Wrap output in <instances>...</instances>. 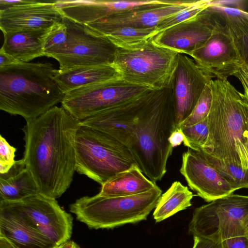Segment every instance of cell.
<instances>
[{
    "mask_svg": "<svg viewBox=\"0 0 248 248\" xmlns=\"http://www.w3.org/2000/svg\"><path fill=\"white\" fill-rule=\"evenodd\" d=\"M245 236L248 237V219H247L245 226Z\"/></svg>",
    "mask_w": 248,
    "mask_h": 248,
    "instance_id": "cell-41",
    "label": "cell"
},
{
    "mask_svg": "<svg viewBox=\"0 0 248 248\" xmlns=\"http://www.w3.org/2000/svg\"><path fill=\"white\" fill-rule=\"evenodd\" d=\"M195 1L196 0H163L159 3L137 7L85 25L94 33L121 27L156 28L162 20L186 8Z\"/></svg>",
    "mask_w": 248,
    "mask_h": 248,
    "instance_id": "cell-17",
    "label": "cell"
},
{
    "mask_svg": "<svg viewBox=\"0 0 248 248\" xmlns=\"http://www.w3.org/2000/svg\"><path fill=\"white\" fill-rule=\"evenodd\" d=\"M16 202L38 230L56 245L70 240L73 217L56 199L39 193Z\"/></svg>",
    "mask_w": 248,
    "mask_h": 248,
    "instance_id": "cell-14",
    "label": "cell"
},
{
    "mask_svg": "<svg viewBox=\"0 0 248 248\" xmlns=\"http://www.w3.org/2000/svg\"><path fill=\"white\" fill-rule=\"evenodd\" d=\"M192 248H223L222 242H215L211 240L198 237H193Z\"/></svg>",
    "mask_w": 248,
    "mask_h": 248,
    "instance_id": "cell-35",
    "label": "cell"
},
{
    "mask_svg": "<svg viewBox=\"0 0 248 248\" xmlns=\"http://www.w3.org/2000/svg\"><path fill=\"white\" fill-rule=\"evenodd\" d=\"M210 7L227 26L242 64L248 68V12L230 7Z\"/></svg>",
    "mask_w": 248,
    "mask_h": 248,
    "instance_id": "cell-24",
    "label": "cell"
},
{
    "mask_svg": "<svg viewBox=\"0 0 248 248\" xmlns=\"http://www.w3.org/2000/svg\"><path fill=\"white\" fill-rule=\"evenodd\" d=\"M35 1V0H0V11H2L15 6L32 3Z\"/></svg>",
    "mask_w": 248,
    "mask_h": 248,
    "instance_id": "cell-37",
    "label": "cell"
},
{
    "mask_svg": "<svg viewBox=\"0 0 248 248\" xmlns=\"http://www.w3.org/2000/svg\"><path fill=\"white\" fill-rule=\"evenodd\" d=\"M153 37L118 47L113 65L122 79L160 90L170 85L179 53L156 44Z\"/></svg>",
    "mask_w": 248,
    "mask_h": 248,
    "instance_id": "cell-6",
    "label": "cell"
},
{
    "mask_svg": "<svg viewBox=\"0 0 248 248\" xmlns=\"http://www.w3.org/2000/svg\"><path fill=\"white\" fill-rule=\"evenodd\" d=\"M0 248H16L6 238L0 236Z\"/></svg>",
    "mask_w": 248,
    "mask_h": 248,
    "instance_id": "cell-40",
    "label": "cell"
},
{
    "mask_svg": "<svg viewBox=\"0 0 248 248\" xmlns=\"http://www.w3.org/2000/svg\"><path fill=\"white\" fill-rule=\"evenodd\" d=\"M180 172L190 189L207 202L233 194L239 189L225 179L200 151L188 148L183 154Z\"/></svg>",
    "mask_w": 248,
    "mask_h": 248,
    "instance_id": "cell-13",
    "label": "cell"
},
{
    "mask_svg": "<svg viewBox=\"0 0 248 248\" xmlns=\"http://www.w3.org/2000/svg\"><path fill=\"white\" fill-rule=\"evenodd\" d=\"M212 80L193 59L179 53L171 78L177 126L191 114L204 88Z\"/></svg>",
    "mask_w": 248,
    "mask_h": 248,
    "instance_id": "cell-16",
    "label": "cell"
},
{
    "mask_svg": "<svg viewBox=\"0 0 248 248\" xmlns=\"http://www.w3.org/2000/svg\"><path fill=\"white\" fill-rule=\"evenodd\" d=\"M49 29L3 33L4 42L0 49L19 62H28L45 56L44 42Z\"/></svg>",
    "mask_w": 248,
    "mask_h": 248,
    "instance_id": "cell-21",
    "label": "cell"
},
{
    "mask_svg": "<svg viewBox=\"0 0 248 248\" xmlns=\"http://www.w3.org/2000/svg\"><path fill=\"white\" fill-rule=\"evenodd\" d=\"M177 127L171 81L155 90L140 113L127 146L138 167L151 181H160L173 148L169 138Z\"/></svg>",
    "mask_w": 248,
    "mask_h": 248,
    "instance_id": "cell-3",
    "label": "cell"
},
{
    "mask_svg": "<svg viewBox=\"0 0 248 248\" xmlns=\"http://www.w3.org/2000/svg\"><path fill=\"white\" fill-rule=\"evenodd\" d=\"M68 37V28L63 21L53 24L48 30L44 42L45 54L66 43Z\"/></svg>",
    "mask_w": 248,
    "mask_h": 248,
    "instance_id": "cell-30",
    "label": "cell"
},
{
    "mask_svg": "<svg viewBox=\"0 0 248 248\" xmlns=\"http://www.w3.org/2000/svg\"><path fill=\"white\" fill-rule=\"evenodd\" d=\"M155 90L99 112L80 124L95 129L113 147L131 155L127 146L138 117Z\"/></svg>",
    "mask_w": 248,
    "mask_h": 248,
    "instance_id": "cell-11",
    "label": "cell"
},
{
    "mask_svg": "<svg viewBox=\"0 0 248 248\" xmlns=\"http://www.w3.org/2000/svg\"><path fill=\"white\" fill-rule=\"evenodd\" d=\"M39 193L34 179L26 168L16 165L6 173L0 174V201H20Z\"/></svg>",
    "mask_w": 248,
    "mask_h": 248,
    "instance_id": "cell-23",
    "label": "cell"
},
{
    "mask_svg": "<svg viewBox=\"0 0 248 248\" xmlns=\"http://www.w3.org/2000/svg\"><path fill=\"white\" fill-rule=\"evenodd\" d=\"M211 5V0H196L186 8L160 21L156 27V31L158 33L177 24L192 18Z\"/></svg>",
    "mask_w": 248,
    "mask_h": 248,
    "instance_id": "cell-27",
    "label": "cell"
},
{
    "mask_svg": "<svg viewBox=\"0 0 248 248\" xmlns=\"http://www.w3.org/2000/svg\"><path fill=\"white\" fill-rule=\"evenodd\" d=\"M16 149L11 146L0 136V174L6 173L15 162L14 158Z\"/></svg>",
    "mask_w": 248,
    "mask_h": 248,
    "instance_id": "cell-32",
    "label": "cell"
},
{
    "mask_svg": "<svg viewBox=\"0 0 248 248\" xmlns=\"http://www.w3.org/2000/svg\"><path fill=\"white\" fill-rule=\"evenodd\" d=\"M195 196L180 182H173L161 195L153 213L156 222H159L191 206Z\"/></svg>",
    "mask_w": 248,
    "mask_h": 248,
    "instance_id": "cell-25",
    "label": "cell"
},
{
    "mask_svg": "<svg viewBox=\"0 0 248 248\" xmlns=\"http://www.w3.org/2000/svg\"><path fill=\"white\" fill-rule=\"evenodd\" d=\"M63 21L68 28L67 42L45 54L59 62L60 70L79 66L113 65L118 47L109 39L66 17H64Z\"/></svg>",
    "mask_w": 248,
    "mask_h": 248,
    "instance_id": "cell-9",
    "label": "cell"
},
{
    "mask_svg": "<svg viewBox=\"0 0 248 248\" xmlns=\"http://www.w3.org/2000/svg\"><path fill=\"white\" fill-rule=\"evenodd\" d=\"M23 158L39 193L60 198L69 187L76 171L75 137L80 121L56 106L26 121Z\"/></svg>",
    "mask_w": 248,
    "mask_h": 248,
    "instance_id": "cell-1",
    "label": "cell"
},
{
    "mask_svg": "<svg viewBox=\"0 0 248 248\" xmlns=\"http://www.w3.org/2000/svg\"><path fill=\"white\" fill-rule=\"evenodd\" d=\"M0 236L16 248L57 246L38 230L16 202L0 201Z\"/></svg>",
    "mask_w": 248,
    "mask_h": 248,
    "instance_id": "cell-18",
    "label": "cell"
},
{
    "mask_svg": "<svg viewBox=\"0 0 248 248\" xmlns=\"http://www.w3.org/2000/svg\"><path fill=\"white\" fill-rule=\"evenodd\" d=\"M185 139V136L182 128L176 127L171 133L168 140L171 146L174 148L180 145L182 142H184Z\"/></svg>",
    "mask_w": 248,
    "mask_h": 248,
    "instance_id": "cell-36",
    "label": "cell"
},
{
    "mask_svg": "<svg viewBox=\"0 0 248 248\" xmlns=\"http://www.w3.org/2000/svg\"><path fill=\"white\" fill-rule=\"evenodd\" d=\"M156 186L135 165L101 185L98 194L105 197L128 196L148 191Z\"/></svg>",
    "mask_w": 248,
    "mask_h": 248,
    "instance_id": "cell-22",
    "label": "cell"
},
{
    "mask_svg": "<svg viewBox=\"0 0 248 248\" xmlns=\"http://www.w3.org/2000/svg\"><path fill=\"white\" fill-rule=\"evenodd\" d=\"M19 62L9 54L0 49V68Z\"/></svg>",
    "mask_w": 248,
    "mask_h": 248,
    "instance_id": "cell-38",
    "label": "cell"
},
{
    "mask_svg": "<svg viewBox=\"0 0 248 248\" xmlns=\"http://www.w3.org/2000/svg\"><path fill=\"white\" fill-rule=\"evenodd\" d=\"M154 90L121 78L84 86L66 93L62 107L80 121Z\"/></svg>",
    "mask_w": 248,
    "mask_h": 248,
    "instance_id": "cell-10",
    "label": "cell"
},
{
    "mask_svg": "<svg viewBox=\"0 0 248 248\" xmlns=\"http://www.w3.org/2000/svg\"><path fill=\"white\" fill-rule=\"evenodd\" d=\"M182 129L185 136L184 145L195 150L202 149L205 145L208 136V117L195 124Z\"/></svg>",
    "mask_w": 248,
    "mask_h": 248,
    "instance_id": "cell-29",
    "label": "cell"
},
{
    "mask_svg": "<svg viewBox=\"0 0 248 248\" xmlns=\"http://www.w3.org/2000/svg\"><path fill=\"white\" fill-rule=\"evenodd\" d=\"M218 17L210 38L189 55L212 78L226 79L233 75L242 62L227 26Z\"/></svg>",
    "mask_w": 248,
    "mask_h": 248,
    "instance_id": "cell-12",
    "label": "cell"
},
{
    "mask_svg": "<svg viewBox=\"0 0 248 248\" xmlns=\"http://www.w3.org/2000/svg\"><path fill=\"white\" fill-rule=\"evenodd\" d=\"M120 78V74L113 65L84 66L58 70L55 80L65 94L89 85Z\"/></svg>",
    "mask_w": 248,
    "mask_h": 248,
    "instance_id": "cell-20",
    "label": "cell"
},
{
    "mask_svg": "<svg viewBox=\"0 0 248 248\" xmlns=\"http://www.w3.org/2000/svg\"><path fill=\"white\" fill-rule=\"evenodd\" d=\"M207 140L200 151L211 164L248 170V102L229 81L211 80Z\"/></svg>",
    "mask_w": 248,
    "mask_h": 248,
    "instance_id": "cell-2",
    "label": "cell"
},
{
    "mask_svg": "<svg viewBox=\"0 0 248 248\" xmlns=\"http://www.w3.org/2000/svg\"><path fill=\"white\" fill-rule=\"evenodd\" d=\"M218 19L209 7L195 17L159 32L153 39L160 46L189 55L210 38Z\"/></svg>",
    "mask_w": 248,
    "mask_h": 248,
    "instance_id": "cell-15",
    "label": "cell"
},
{
    "mask_svg": "<svg viewBox=\"0 0 248 248\" xmlns=\"http://www.w3.org/2000/svg\"><path fill=\"white\" fill-rule=\"evenodd\" d=\"M75 147L76 171L101 185L137 165L131 155L113 147L97 130L80 124Z\"/></svg>",
    "mask_w": 248,
    "mask_h": 248,
    "instance_id": "cell-8",
    "label": "cell"
},
{
    "mask_svg": "<svg viewBox=\"0 0 248 248\" xmlns=\"http://www.w3.org/2000/svg\"><path fill=\"white\" fill-rule=\"evenodd\" d=\"M238 78L244 90V95L248 102V68L242 64L233 74Z\"/></svg>",
    "mask_w": 248,
    "mask_h": 248,
    "instance_id": "cell-33",
    "label": "cell"
},
{
    "mask_svg": "<svg viewBox=\"0 0 248 248\" xmlns=\"http://www.w3.org/2000/svg\"><path fill=\"white\" fill-rule=\"evenodd\" d=\"M55 248H80L79 246L73 241L68 240L57 246Z\"/></svg>",
    "mask_w": 248,
    "mask_h": 248,
    "instance_id": "cell-39",
    "label": "cell"
},
{
    "mask_svg": "<svg viewBox=\"0 0 248 248\" xmlns=\"http://www.w3.org/2000/svg\"><path fill=\"white\" fill-rule=\"evenodd\" d=\"M248 238V245H247V248H248V237H247Z\"/></svg>",
    "mask_w": 248,
    "mask_h": 248,
    "instance_id": "cell-42",
    "label": "cell"
},
{
    "mask_svg": "<svg viewBox=\"0 0 248 248\" xmlns=\"http://www.w3.org/2000/svg\"><path fill=\"white\" fill-rule=\"evenodd\" d=\"M248 196L232 194L196 208L188 224L193 237L222 242L245 236Z\"/></svg>",
    "mask_w": 248,
    "mask_h": 248,
    "instance_id": "cell-7",
    "label": "cell"
},
{
    "mask_svg": "<svg viewBox=\"0 0 248 248\" xmlns=\"http://www.w3.org/2000/svg\"><path fill=\"white\" fill-rule=\"evenodd\" d=\"M54 1L36 0L0 11V28L3 33L49 29L64 16Z\"/></svg>",
    "mask_w": 248,
    "mask_h": 248,
    "instance_id": "cell-19",
    "label": "cell"
},
{
    "mask_svg": "<svg viewBox=\"0 0 248 248\" xmlns=\"http://www.w3.org/2000/svg\"><path fill=\"white\" fill-rule=\"evenodd\" d=\"M229 182L239 189L248 188V170L233 165L211 164Z\"/></svg>",
    "mask_w": 248,
    "mask_h": 248,
    "instance_id": "cell-31",
    "label": "cell"
},
{
    "mask_svg": "<svg viewBox=\"0 0 248 248\" xmlns=\"http://www.w3.org/2000/svg\"><path fill=\"white\" fill-rule=\"evenodd\" d=\"M58 70L49 62H19L0 68V109L26 121L62 102L65 94L55 80Z\"/></svg>",
    "mask_w": 248,
    "mask_h": 248,
    "instance_id": "cell-4",
    "label": "cell"
},
{
    "mask_svg": "<svg viewBox=\"0 0 248 248\" xmlns=\"http://www.w3.org/2000/svg\"><path fill=\"white\" fill-rule=\"evenodd\" d=\"M223 248H247L248 238L245 236L234 237L222 242Z\"/></svg>",
    "mask_w": 248,
    "mask_h": 248,
    "instance_id": "cell-34",
    "label": "cell"
},
{
    "mask_svg": "<svg viewBox=\"0 0 248 248\" xmlns=\"http://www.w3.org/2000/svg\"><path fill=\"white\" fill-rule=\"evenodd\" d=\"M95 33L107 37L117 47H121L152 38L156 35L157 32L156 28L137 29L121 27L105 30Z\"/></svg>",
    "mask_w": 248,
    "mask_h": 248,
    "instance_id": "cell-26",
    "label": "cell"
},
{
    "mask_svg": "<svg viewBox=\"0 0 248 248\" xmlns=\"http://www.w3.org/2000/svg\"><path fill=\"white\" fill-rule=\"evenodd\" d=\"M210 82L206 85L191 114L177 127L183 128L192 126L208 117L212 101Z\"/></svg>",
    "mask_w": 248,
    "mask_h": 248,
    "instance_id": "cell-28",
    "label": "cell"
},
{
    "mask_svg": "<svg viewBox=\"0 0 248 248\" xmlns=\"http://www.w3.org/2000/svg\"><path fill=\"white\" fill-rule=\"evenodd\" d=\"M162 192L157 186L132 196L105 197L97 194L84 196L71 204L69 211L90 228L112 229L146 220L155 208Z\"/></svg>",
    "mask_w": 248,
    "mask_h": 248,
    "instance_id": "cell-5",
    "label": "cell"
}]
</instances>
